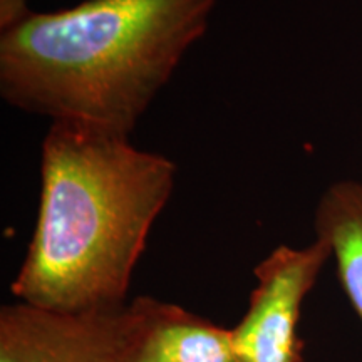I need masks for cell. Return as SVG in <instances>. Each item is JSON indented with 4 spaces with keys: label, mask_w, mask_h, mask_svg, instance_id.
Returning a JSON list of instances; mask_svg holds the SVG:
<instances>
[{
    "label": "cell",
    "mask_w": 362,
    "mask_h": 362,
    "mask_svg": "<svg viewBox=\"0 0 362 362\" xmlns=\"http://www.w3.org/2000/svg\"><path fill=\"white\" fill-rule=\"evenodd\" d=\"M176 165L131 136L51 123L37 220L11 284L17 302L59 312L128 304L136 265L175 189Z\"/></svg>",
    "instance_id": "cell-1"
},
{
    "label": "cell",
    "mask_w": 362,
    "mask_h": 362,
    "mask_svg": "<svg viewBox=\"0 0 362 362\" xmlns=\"http://www.w3.org/2000/svg\"><path fill=\"white\" fill-rule=\"evenodd\" d=\"M216 0H84L0 33V94L51 123L131 136Z\"/></svg>",
    "instance_id": "cell-2"
},
{
    "label": "cell",
    "mask_w": 362,
    "mask_h": 362,
    "mask_svg": "<svg viewBox=\"0 0 362 362\" xmlns=\"http://www.w3.org/2000/svg\"><path fill=\"white\" fill-rule=\"evenodd\" d=\"M141 336L134 300L81 314L24 302L0 309V362H139Z\"/></svg>",
    "instance_id": "cell-3"
},
{
    "label": "cell",
    "mask_w": 362,
    "mask_h": 362,
    "mask_svg": "<svg viewBox=\"0 0 362 362\" xmlns=\"http://www.w3.org/2000/svg\"><path fill=\"white\" fill-rule=\"evenodd\" d=\"M330 250L314 238L305 247L279 245L253 269L255 287L232 329L240 362H304L298 320Z\"/></svg>",
    "instance_id": "cell-4"
},
{
    "label": "cell",
    "mask_w": 362,
    "mask_h": 362,
    "mask_svg": "<svg viewBox=\"0 0 362 362\" xmlns=\"http://www.w3.org/2000/svg\"><path fill=\"white\" fill-rule=\"evenodd\" d=\"M141 315L139 362H240L232 329L160 298H133Z\"/></svg>",
    "instance_id": "cell-5"
},
{
    "label": "cell",
    "mask_w": 362,
    "mask_h": 362,
    "mask_svg": "<svg viewBox=\"0 0 362 362\" xmlns=\"http://www.w3.org/2000/svg\"><path fill=\"white\" fill-rule=\"evenodd\" d=\"M314 233L329 247L339 284L362 325V180H339L324 189Z\"/></svg>",
    "instance_id": "cell-6"
},
{
    "label": "cell",
    "mask_w": 362,
    "mask_h": 362,
    "mask_svg": "<svg viewBox=\"0 0 362 362\" xmlns=\"http://www.w3.org/2000/svg\"><path fill=\"white\" fill-rule=\"evenodd\" d=\"M33 12L27 0H0V33L24 19Z\"/></svg>",
    "instance_id": "cell-7"
}]
</instances>
